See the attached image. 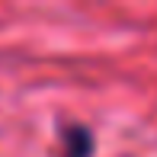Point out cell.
I'll return each mask as SVG.
<instances>
[{"mask_svg": "<svg viewBox=\"0 0 157 157\" xmlns=\"http://www.w3.org/2000/svg\"><path fill=\"white\" fill-rule=\"evenodd\" d=\"M61 157H93L96 138L87 125H61Z\"/></svg>", "mask_w": 157, "mask_h": 157, "instance_id": "obj_1", "label": "cell"}]
</instances>
